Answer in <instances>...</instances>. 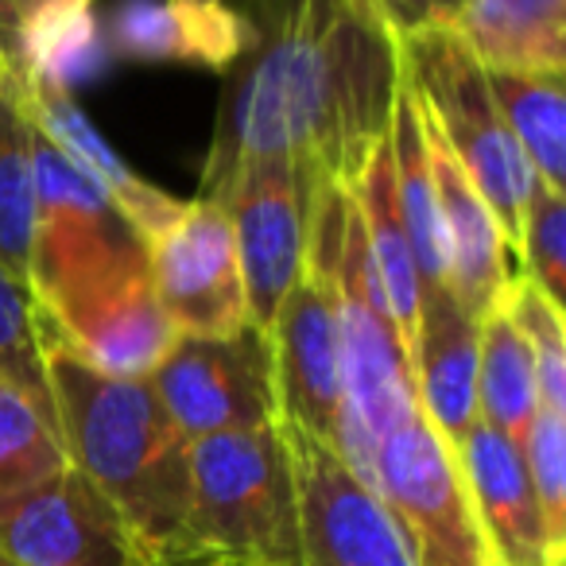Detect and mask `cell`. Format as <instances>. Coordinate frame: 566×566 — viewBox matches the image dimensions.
<instances>
[{
  "label": "cell",
  "mask_w": 566,
  "mask_h": 566,
  "mask_svg": "<svg viewBox=\"0 0 566 566\" xmlns=\"http://www.w3.org/2000/svg\"><path fill=\"white\" fill-rule=\"evenodd\" d=\"M252 51L226 74L198 198L218 202L260 159L300 171L307 195L361 179L388 140L400 35L377 0H264Z\"/></svg>",
  "instance_id": "obj_1"
},
{
  "label": "cell",
  "mask_w": 566,
  "mask_h": 566,
  "mask_svg": "<svg viewBox=\"0 0 566 566\" xmlns=\"http://www.w3.org/2000/svg\"><path fill=\"white\" fill-rule=\"evenodd\" d=\"M43 369L63 450L120 512L151 566H182L190 512V442L151 380L90 369L35 311Z\"/></svg>",
  "instance_id": "obj_2"
},
{
  "label": "cell",
  "mask_w": 566,
  "mask_h": 566,
  "mask_svg": "<svg viewBox=\"0 0 566 566\" xmlns=\"http://www.w3.org/2000/svg\"><path fill=\"white\" fill-rule=\"evenodd\" d=\"M182 566H303L300 496L280 419L190 442Z\"/></svg>",
  "instance_id": "obj_3"
},
{
  "label": "cell",
  "mask_w": 566,
  "mask_h": 566,
  "mask_svg": "<svg viewBox=\"0 0 566 566\" xmlns=\"http://www.w3.org/2000/svg\"><path fill=\"white\" fill-rule=\"evenodd\" d=\"M32 175L35 229L28 292L35 307L66 331L128 283L148 280V241L35 125Z\"/></svg>",
  "instance_id": "obj_4"
},
{
  "label": "cell",
  "mask_w": 566,
  "mask_h": 566,
  "mask_svg": "<svg viewBox=\"0 0 566 566\" xmlns=\"http://www.w3.org/2000/svg\"><path fill=\"white\" fill-rule=\"evenodd\" d=\"M400 59L419 105L442 133L465 179L485 198L504 249L520 272V229L539 175L532 171L509 125L501 120V109L485 86V66L442 24L403 32Z\"/></svg>",
  "instance_id": "obj_5"
},
{
  "label": "cell",
  "mask_w": 566,
  "mask_h": 566,
  "mask_svg": "<svg viewBox=\"0 0 566 566\" xmlns=\"http://www.w3.org/2000/svg\"><path fill=\"white\" fill-rule=\"evenodd\" d=\"M373 493L400 524L416 566H493L473 524L454 454L419 408L396 419L377 442Z\"/></svg>",
  "instance_id": "obj_6"
},
{
  "label": "cell",
  "mask_w": 566,
  "mask_h": 566,
  "mask_svg": "<svg viewBox=\"0 0 566 566\" xmlns=\"http://www.w3.org/2000/svg\"><path fill=\"white\" fill-rule=\"evenodd\" d=\"M148 380L187 442L280 419L272 354L256 326L233 338H175Z\"/></svg>",
  "instance_id": "obj_7"
},
{
  "label": "cell",
  "mask_w": 566,
  "mask_h": 566,
  "mask_svg": "<svg viewBox=\"0 0 566 566\" xmlns=\"http://www.w3.org/2000/svg\"><path fill=\"white\" fill-rule=\"evenodd\" d=\"M300 496L303 566H416L392 512L323 439L280 423Z\"/></svg>",
  "instance_id": "obj_8"
},
{
  "label": "cell",
  "mask_w": 566,
  "mask_h": 566,
  "mask_svg": "<svg viewBox=\"0 0 566 566\" xmlns=\"http://www.w3.org/2000/svg\"><path fill=\"white\" fill-rule=\"evenodd\" d=\"M0 555L17 566H151L120 512L74 465L0 496Z\"/></svg>",
  "instance_id": "obj_9"
},
{
  "label": "cell",
  "mask_w": 566,
  "mask_h": 566,
  "mask_svg": "<svg viewBox=\"0 0 566 566\" xmlns=\"http://www.w3.org/2000/svg\"><path fill=\"white\" fill-rule=\"evenodd\" d=\"M218 206H226L233 229L249 326L268 334L283 295L292 292L307 264L311 195L292 164L260 159L229 179Z\"/></svg>",
  "instance_id": "obj_10"
},
{
  "label": "cell",
  "mask_w": 566,
  "mask_h": 566,
  "mask_svg": "<svg viewBox=\"0 0 566 566\" xmlns=\"http://www.w3.org/2000/svg\"><path fill=\"white\" fill-rule=\"evenodd\" d=\"M148 275L179 338H233L249 326L226 206L195 198L148 244Z\"/></svg>",
  "instance_id": "obj_11"
},
{
  "label": "cell",
  "mask_w": 566,
  "mask_h": 566,
  "mask_svg": "<svg viewBox=\"0 0 566 566\" xmlns=\"http://www.w3.org/2000/svg\"><path fill=\"white\" fill-rule=\"evenodd\" d=\"M268 354H272V385L280 423L323 439L334 447L342 411V357H338V315H334V287L326 268L307 252L303 275L283 295L272 326H268Z\"/></svg>",
  "instance_id": "obj_12"
},
{
  "label": "cell",
  "mask_w": 566,
  "mask_h": 566,
  "mask_svg": "<svg viewBox=\"0 0 566 566\" xmlns=\"http://www.w3.org/2000/svg\"><path fill=\"white\" fill-rule=\"evenodd\" d=\"M102 20L109 59L229 74L256 43V20L229 0H120Z\"/></svg>",
  "instance_id": "obj_13"
},
{
  "label": "cell",
  "mask_w": 566,
  "mask_h": 566,
  "mask_svg": "<svg viewBox=\"0 0 566 566\" xmlns=\"http://www.w3.org/2000/svg\"><path fill=\"white\" fill-rule=\"evenodd\" d=\"M450 454L493 566H566L547 543L516 442L478 419Z\"/></svg>",
  "instance_id": "obj_14"
},
{
  "label": "cell",
  "mask_w": 566,
  "mask_h": 566,
  "mask_svg": "<svg viewBox=\"0 0 566 566\" xmlns=\"http://www.w3.org/2000/svg\"><path fill=\"white\" fill-rule=\"evenodd\" d=\"M12 94H17L24 117L86 175L94 187H102L109 195V202L125 213L136 226V233L144 241H156L167 229L179 221V213L187 210V202L167 190H159L156 182H148L144 175H136L125 159L113 151V144L90 125V117L82 113V105L74 102V94L51 86V82L35 78V74L12 71Z\"/></svg>",
  "instance_id": "obj_15"
},
{
  "label": "cell",
  "mask_w": 566,
  "mask_h": 566,
  "mask_svg": "<svg viewBox=\"0 0 566 566\" xmlns=\"http://www.w3.org/2000/svg\"><path fill=\"white\" fill-rule=\"evenodd\" d=\"M419 102V97H416ZM423 113V140H427V164H431L434 198H439L442 233H447V292L465 315L481 318L501 303L504 287L516 275V264H509V249L489 213L485 198L478 195L458 159L450 156L447 140L434 128V120Z\"/></svg>",
  "instance_id": "obj_16"
},
{
  "label": "cell",
  "mask_w": 566,
  "mask_h": 566,
  "mask_svg": "<svg viewBox=\"0 0 566 566\" xmlns=\"http://www.w3.org/2000/svg\"><path fill=\"white\" fill-rule=\"evenodd\" d=\"M411 380L427 423L450 450L478 423V318L450 292L419 300Z\"/></svg>",
  "instance_id": "obj_17"
},
{
  "label": "cell",
  "mask_w": 566,
  "mask_h": 566,
  "mask_svg": "<svg viewBox=\"0 0 566 566\" xmlns=\"http://www.w3.org/2000/svg\"><path fill=\"white\" fill-rule=\"evenodd\" d=\"M442 28L485 71L566 74V0H465Z\"/></svg>",
  "instance_id": "obj_18"
},
{
  "label": "cell",
  "mask_w": 566,
  "mask_h": 566,
  "mask_svg": "<svg viewBox=\"0 0 566 566\" xmlns=\"http://www.w3.org/2000/svg\"><path fill=\"white\" fill-rule=\"evenodd\" d=\"M55 334L90 365V369L105 373V377H125V380H148L151 373L159 369V361L167 357V349L175 346V338H179L171 318H167L164 303H159L156 287H151V275L148 280L128 283L125 292L105 300L102 307L82 315L78 323L66 326V331L55 326Z\"/></svg>",
  "instance_id": "obj_19"
},
{
  "label": "cell",
  "mask_w": 566,
  "mask_h": 566,
  "mask_svg": "<svg viewBox=\"0 0 566 566\" xmlns=\"http://www.w3.org/2000/svg\"><path fill=\"white\" fill-rule=\"evenodd\" d=\"M388 144H392L396 206H400L411 264H416L419 300H427V295H434V292H447V233H442L439 198H434L431 164H427L423 113H419L416 90H411L403 66H400V90H396Z\"/></svg>",
  "instance_id": "obj_20"
},
{
  "label": "cell",
  "mask_w": 566,
  "mask_h": 566,
  "mask_svg": "<svg viewBox=\"0 0 566 566\" xmlns=\"http://www.w3.org/2000/svg\"><path fill=\"white\" fill-rule=\"evenodd\" d=\"M349 195H354L357 213H361L365 241H369V256L377 264L396 334H400L411 361V346H416V326H419V280H416V264H411L408 233H403V221H400V206H396L392 144L388 140L377 144V151L369 156L361 179L354 182Z\"/></svg>",
  "instance_id": "obj_21"
},
{
  "label": "cell",
  "mask_w": 566,
  "mask_h": 566,
  "mask_svg": "<svg viewBox=\"0 0 566 566\" xmlns=\"http://www.w3.org/2000/svg\"><path fill=\"white\" fill-rule=\"evenodd\" d=\"M109 63L94 0H51L20 20V71L66 90L97 78Z\"/></svg>",
  "instance_id": "obj_22"
},
{
  "label": "cell",
  "mask_w": 566,
  "mask_h": 566,
  "mask_svg": "<svg viewBox=\"0 0 566 566\" xmlns=\"http://www.w3.org/2000/svg\"><path fill=\"white\" fill-rule=\"evenodd\" d=\"M501 120L520 144L532 171L547 187H566V74L485 71Z\"/></svg>",
  "instance_id": "obj_23"
},
{
  "label": "cell",
  "mask_w": 566,
  "mask_h": 566,
  "mask_svg": "<svg viewBox=\"0 0 566 566\" xmlns=\"http://www.w3.org/2000/svg\"><path fill=\"white\" fill-rule=\"evenodd\" d=\"M539 408L535 365L512 326L504 303L478 318V419L496 434L520 442L527 419Z\"/></svg>",
  "instance_id": "obj_24"
},
{
  "label": "cell",
  "mask_w": 566,
  "mask_h": 566,
  "mask_svg": "<svg viewBox=\"0 0 566 566\" xmlns=\"http://www.w3.org/2000/svg\"><path fill=\"white\" fill-rule=\"evenodd\" d=\"M12 74V71H9ZM0 86V268L28 287L35 229V175H32V125L20 109L12 82Z\"/></svg>",
  "instance_id": "obj_25"
},
{
  "label": "cell",
  "mask_w": 566,
  "mask_h": 566,
  "mask_svg": "<svg viewBox=\"0 0 566 566\" xmlns=\"http://www.w3.org/2000/svg\"><path fill=\"white\" fill-rule=\"evenodd\" d=\"M66 465L71 458L59 427L9 377H0V496L20 493Z\"/></svg>",
  "instance_id": "obj_26"
},
{
  "label": "cell",
  "mask_w": 566,
  "mask_h": 566,
  "mask_svg": "<svg viewBox=\"0 0 566 566\" xmlns=\"http://www.w3.org/2000/svg\"><path fill=\"white\" fill-rule=\"evenodd\" d=\"M504 311H509L512 326L524 338L527 354L535 365V392H539V408L563 411L566 416V323L563 307L551 303L547 295L516 272L501 295Z\"/></svg>",
  "instance_id": "obj_27"
},
{
  "label": "cell",
  "mask_w": 566,
  "mask_h": 566,
  "mask_svg": "<svg viewBox=\"0 0 566 566\" xmlns=\"http://www.w3.org/2000/svg\"><path fill=\"white\" fill-rule=\"evenodd\" d=\"M520 458H524L527 485L539 504L547 543L558 558H566V416L551 408H535L520 434Z\"/></svg>",
  "instance_id": "obj_28"
},
{
  "label": "cell",
  "mask_w": 566,
  "mask_h": 566,
  "mask_svg": "<svg viewBox=\"0 0 566 566\" xmlns=\"http://www.w3.org/2000/svg\"><path fill=\"white\" fill-rule=\"evenodd\" d=\"M0 377H9L12 385L55 423V403H51L40 334H35L32 292L20 287L4 268H0Z\"/></svg>",
  "instance_id": "obj_29"
},
{
  "label": "cell",
  "mask_w": 566,
  "mask_h": 566,
  "mask_svg": "<svg viewBox=\"0 0 566 566\" xmlns=\"http://www.w3.org/2000/svg\"><path fill=\"white\" fill-rule=\"evenodd\" d=\"M520 272L547 295L566 303V195L535 179L520 229Z\"/></svg>",
  "instance_id": "obj_30"
},
{
  "label": "cell",
  "mask_w": 566,
  "mask_h": 566,
  "mask_svg": "<svg viewBox=\"0 0 566 566\" xmlns=\"http://www.w3.org/2000/svg\"><path fill=\"white\" fill-rule=\"evenodd\" d=\"M462 4L465 0H377V9L385 12V20L392 24L396 35L442 24V20L462 9Z\"/></svg>",
  "instance_id": "obj_31"
},
{
  "label": "cell",
  "mask_w": 566,
  "mask_h": 566,
  "mask_svg": "<svg viewBox=\"0 0 566 566\" xmlns=\"http://www.w3.org/2000/svg\"><path fill=\"white\" fill-rule=\"evenodd\" d=\"M0 59L20 71V20L12 12V0H0Z\"/></svg>",
  "instance_id": "obj_32"
},
{
  "label": "cell",
  "mask_w": 566,
  "mask_h": 566,
  "mask_svg": "<svg viewBox=\"0 0 566 566\" xmlns=\"http://www.w3.org/2000/svg\"><path fill=\"white\" fill-rule=\"evenodd\" d=\"M43 4H51V0H12V12H17V20H24L28 12L43 9Z\"/></svg>",
  "instance_id": "obj_33"
},
{
  "label": "cell",
  "mask_w": 566,
  "mask_h": 566,
  "mask_svg": "<svg viewBox=\"0 0 566 566\" xmlns=\"http://www.w3.org/2000/svg\"><path fill=\"white\" fill-rule=\"evenodd\" d=\"M9 71H12V66L4 63V59H0V86H4V74H9Z\"/></svg>",
  "instance_id": "obj_34"
},
{
  "label": "cell",
  "mask_w": 566,
  "mask_h": 566,
  "mask_svg": "<svg viewBox=\"0 0 566 566\" xmlns=\"http://www.w3.org/2000/svg\"><path fill=\"white\" fill-rule=\"evenodd\" d=\"M0 566H17V563H9V558H4V555H0Z\"/></svg>",
  "instance_id": "obj_35"
},
{
  "label": "cell",
  "mask_w": 566,
  "mask_h": 566,
  "mask_svg": "<svg viewBox=\"0 0 566 566\" xmlns=\"http://www.w3.org/2000/svg\"><path fill=\"white\" fill-rule=\"evenodd\" d=\"M252 4H264V0H252Z\"/></svg>",
  "instance_id": "obj_36"
}]
</instances>
